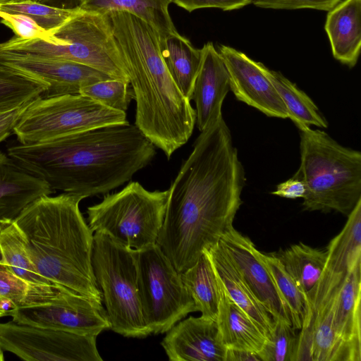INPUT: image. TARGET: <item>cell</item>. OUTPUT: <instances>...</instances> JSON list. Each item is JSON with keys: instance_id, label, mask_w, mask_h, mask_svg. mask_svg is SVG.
<instances>
[{"instance_id": "6da1fadb", "label": "cell", "mask_w": 361, "mask_h": 361, "mask_svg": "<svg viewBox=\"0 0 361 361\" xmlns=\"http://www.w3.org/2000/svg\"><path fill=\"white\" fill-rule=\"evenodd\" d=\"M244 167L222 114L196 140L169 189L156 244L180 274L233 226L243 202Z\"/></svg>"}, {"instance_id": "7a4b0ae2", "label": "cell", "mask_w": 361, "mask_h": 361, "mask_svg": "<svg viewBox=\"0 0 361 361\" xmlns=\"http://www.w3.org/2000/svg\"><path fill=\"white\" fill-rule=\"evenodd\" d=\"M8 155L50 188L86 198L129 181L157 152L135 124L103 126L50 140L13 144Z\"/></svg>"}, {"instance_id": "3957f363", "label": "cell", "mask_w": 361, "mask_h": 361, "mask_svg": "<svg viewBox=\"0 0 361 361\" xmlns=\"http://www.w3.org/2000/svg\"><path fill=\"white\" fill-rule=\"evenodd\" d=\"M108 16L135 94V125L169 159L192 135L195 109L164 63L158 32L126 11Z\"/></svg>"}, {"instance_id": "277c9868", "label": "cell", "mask_w": 361, "mask_h": 361, "mask_svg": "<svg viewBox=\"0 0 361 361\" xmlns=\"http://www.w3.org/2000/svg\"><path fill=\"white\" fill-rule=\"evenodd\" d=\"M81 196H42L14 220L39 273L53 284L99 303L102 295L92 267L93 231L79 208Z\"/></svg>"}, {"instance_id": "5b68a950", "label": "cell", "mask_w": 361, "mask_h": 361, "mask_svg": "<svg viewBox=\"0 0 361 361\" xmlns=\"http://www.w3.org/2000/svg\"><path fill=\"white\" fill-rule=\"evenodd\" d=\"M300 165L305 185V210L348 216L361 200V153L338 143L326 133L300 130Z\"/></svg>"}, {"instance_id": "8992f818", "label": "cell", "mask_w": 361, "mask_h": 361, "mask_svg": "<svg viewBox=\"0 0 361 361\" xmlns=\"http://www.w3.org/2000/svg\"><path fill=\"white\" fill-rule=\"evenodd\" d=\"M54 41L14 36L0 50L74 61L130 82L108 15L82 11L54 32Z\"/></svg>"}, {"instance_id": "52a82bcc", "label": "cell", "mask_w": 361, "mask_h": 361, "mask_svg": "<svg viewBox=\"0 0 361 361\" xmlns=\"http://www.w3.org/2000/svg\"><path fill=\"white\" fill-rule=\"evenodd\" d=\"M92 267L110 329L125 337L150 335L138 290L137 250L96 232L93 235Z\"/></svg>"}, {"instance_id": "ba28073f", "label": "cell", "mask_w": 361, "mask_h": 361, "mask_svg": "<svg viewBox=\"0 0 361 361\" xmlns=\"http://www.w3.org/2000/svg\"><path fill=\"white\" fill-rule=\"evenodd\" d=\"M169 190L149 191L140 183L105 195L87 209L88 225L135 250L155 244L161 228Z\"/></svg>"}, {"instance_id": "9c48e42d", "label": "cell", "mask_w": 361, "mask_h": 361, "mask_svg": "<svg viewBox=\"0 0 361 361\" xmlns=\"http://www.w3.org/2000/svg\"><path fill=\"white\" fill-rule=\"evenodd\" d=\"M126 122V112L108 108L80 94L39 97L25 109L13 133L19 143L31 145Z\"/></svg>"}, {"instance_id": "30bf717a", "label": "cell", "mask_w": 361, "mask_h": 361, "mask_svg": "<svg viewBox=\"0 0 361 361\" xmlns=\"http://www.w3.org/2000/svg\"><path fill=\"white\" fill-rule=\"evenodd\" d=\"M137 267L142 314L151 334L167 332L195 312L180 274L156 243L137 250Z\"/></svg>"}, {"instance_id": "8fae6325", "label": "cell", "mask_w": 361, "mask_h": 361, "mask_svg": "<svg viewBox=\"0 0 361 361\" xmlns=\"http://www.w3.org/2000/svg\"><path fill=\"white\" fill-rule=\"evenodd\" d=\"M96 338L13 321L0 323V347L27 361H102Z\"/></svg>"}, {"instance_id": "7c38bea8", "label": "cell", "mask_w": 361, "mask_h": 361, "mask_svg": "<svg viewBox=\"0 0 361 361\" xmlns=\"http://www.w3.org/2000/svg\"><path fill=\"white\" fill-rule=\"evenodd\" d=\"M6 316L19 324L95 336L111 329L102 303L71 289L53 302L13 308L7 312Z\"/></svg>"}, {"instance_id": "4fadbf2b", "label": "cell", "mask_w": 361, "mask_h": 361, "mask_svg": "<svg viewBox=\"0 0 361 361\" xmlns=\"http://www.w3.org/2000/svg\"><path fill=\"white\" fill-rule=\"evenodd\" d=\"M0 64L46 82L42 97L79 94L82 87L111 78L82 63L6 50H0Z\"/></svg>"}, {"instance_id": "5bb4252c", "label": "cell", "mask_w": 361, "mask_h": 361, "mask_svg": "<svg viewBox=\"0 0 361 361\" xmlns=\"http://www.w3.org/2000/svg\"><path fill=\"white\" fill-rule=\"evenodd\" d=\"M230 78V90L238 100L267 116L288 118L287 109L274 86L257 62L235 49L221 44L218 47Z\"/></svg>"}, {"instance_id": "9a60e30c", "label": "cell", "mask_w": 361, "mask_h": 361, "mask_svg": "<svg viewBox=\"0 0 361 361\" xmlns=\"http://www.w3.org/2000/svg\"><path fill=\"white\" fill-rule=\"evenodd\" d=\"M219 241L231 255L256 298L270 314L272 319L282 318L290 322L287 307L251 240L232 226L223 234Z\"/></svg>"}, {"instance_id": "2e32d148", "label": "cell", "mask_w": 361, "mask_h": 361, "mask_svg": "<svg viewBox=\"0 0 361 361\" xmlns=\"http://www.w3.org/2000/svg\"><path fill=\"white\" fill-rule=\"evenodd\" d=\"M170 361H225L216 320L189 317L172 326L161 343Z\"/></svg>"}, {"instance_id": "e0dca14e", "label": "cell", "mask_w": 361, "mask_h": 361, "mask_svg": "<svg viewBox=\"0 0 361 361\" xmlns=\"http://www.w3.org/2000/svg\"><path fill=\"white\" fill-rule=\"evenodd\" d=\"M201 50L202 60L192 99L196 106L195 123L202 132L222 114L223 102L231 90L228 70L214 44L209 42Z\"/></svg>"}, {"instance_id": "ac0fdd59", "label": "cell", "mask_w": 361, "mask_h": 361, "mask_svg": "<svg viewBox=\"0 0 361 361\" xmlns=\"http://www.w3.org/2000/svg\"><path fill=\"white\" fill-rule=\"evenodd\" d=\"M55 191L0 151V231L33 201Z\"/></svg>"}, {"instance_id": "d6986e66", "label": "cell", "mask_w": 361, "mask_h": 361, "mask_svg": "<svg viewBox=\"0 0 361 361\" xmlns=\"http://www.w3.org/2000/svg\"><path fill=\"white\" fill-rule=\"evenodd\" d=\"M361 264L348 273L337 292L334 325L345 361L361 360Z\"/></svg>"}, {"instance_id": "ffe728a7", "label": "cell", "mask_w": 361, "mask_h": 361, "mask_svg": "<svg viewBox=\"0 0 361 361\" xmlns=\"http://www.w3.org/2000/svg\"><path fill=\"white\" fill-rule=\"evenodd\" d=\"M227 294L269 339L274 327L270 314L256 298L220 241L206 250Z\"/></svg>"}, {"instance_id": "44dd1931", "label": "cell", "mask_w": 361, "mask_h": 361, "mask_svg": "<svg viewBox=\"0 0 361 361\" xmlns=\"http://www.w3.org/2000/svg\"><path fill=\"white\" fill-rule=\"evenodd\" d=\"M324 30L333 56L354 67L361 48V0H344L328 11Z\"/></svg>"}, {"instance_id": "7402d4cb", "label": "cell", "mask_w": 361, "mask_h": 361, "mask_svg": "<svg viewBox=\"0 0 361 361\" xmlns=\"http://www.w3.org/2000/svg\"><path fill=\"white\" fill-rule=\"evenodd\" d=\"M216 277L219 298L216 322L224 345L226 348L259 355L266 343V337L251 318L231 300L217 274Z\"/></svg>"}, {"instance_id": "603a6c76", "label": "cell", "mask_w": 361, "mask_h": 361, "mask_svg": "<svg viewBox=\"0 0 361 361\" xmlns=\"http://www.w3.org/2000/svg\"><path fill=\"white\" fill-rule=\"evenodd\" d=\"M171 0H78L85 11L108 15L126 11L146 22L159 34V39L178 32L169 12Z\"/></svg>"}, {"instance_id": "cb8c5ba5", "label": "cell", "mask_w": 361, "mask_h": 361, "mask_svg": "<svg viewBox=\"0 0 361 361\" xmlns=\"http://www.w3.org/2000/svg\"><path fill=\"white\" fill-rule=\"evenodd\" d=\"M161 53L166 68L185 98L191 101L202 60L201 49L178 32L160 39Z\"/></svg>"}, {"instance_id": "d4e9b609", "label": "cell", "mask_w": 361, "mask_h": 361, "mask_svg": "<svg viewBox=\"0 0 361 361\" xmlns=\"http://www.w3.org/2000/svg\"><path fill=\"white\" fill-rule=\"evenodd\" d=\"M347 216L345 226L326 248L325 267L344 275L361 264V200Z\"/></svg>"}, {"instance_id": "484cf974", "label": "cell", "mask_w": 361, "mask_h": 361, "mask_svg": "<svg viewBox=\"0 0 361 361\" xmlns=\"http://www.w3.org/2000/svg\"><path fill=\"white\" fill-rule=\"evenodd\" d=\"M305 296L319 282L327 260L326 249L294 244L275 254Z\"/></svg>"}, {"instance_id": "4316f807", "label": "cell", "mask_w": 361, "mask_h": 361, "mask_svg": "<svg viewBox=\"0 0 361 361\" xmlns=\"http://www.w3.org/2000/svg\"><path fill=\"white\" fill-rule=\"evenodd\" d=\"M182 281L202 317L216 320L219 286L212 263L206 250L197 262L180 274Z\"/></svg>"}, {"instance_id": "83f0119b", "label": "cell", "mask_w": 361, "mask_h": 361, "mask_svg": "<svg viewBox=\"0 0 361 361\" xmlns=\"http://www.w3.org/2000/svg\"><path fill=\"white\" fill-rule=\"evenodd\" d=\"M68 289L60 285L40 284L27 281L0 264V299L11 309L53 302Z\"/></svg>"}, {"instance_id": "f1b7e54d", "label": "cell", "mask_w": 361, "mask_h": 361, "mask_svg": "<svg viewBox=\"0 0 361 361\" xmlns=\"http://www.w3.org/2000/svg\"><path fill=\"white\" fill-rule=\"evenodd\" d=\"M262 67L284 103L288 118L300 130L311 126L323 128L328 127L327 121L306 93L280 72L270 70L263 63Z\"/></svg>"}, {"instance_id": "f546056e", "label": "cell", "mask_w": 361, "mask_h": 361, "mask_svg": "<svg viewBox=\"0 0 361 361\" xmlns=\"http://www.w3.org/2000/svg\"><path fill=\"white\" fill-rule=\"evenodd\" d=\"M0 264L27 281L54 285L37 271L28 252L25 238L14 222L0 231Z\"/></svg>"}, {"instance_id": "4dcf8cb0", "label": "cell", "mask_w": 361, "mask_h": 361, "mask_svg": "<svg viewBox=\"0 0 361 361\" xmlns=\"http://www.w3.org/2000/svg\"><path fill=\"white\" fill-rule=\"evenodd\" d=\"M48 87L39 79L0 64V112L30 103Z\"/></svg>"}, {"instance_id": "1f68e13d", "label": "cell", "mask_w": 361, "mask_h": 361, "mask_svg": "<svg viewBox=\"0 0 361 361\" xmlns=\"http://www.w3.org/2000/svg\"><path fill=\"white\" fill-rule=\"evenodd\" d=\"M258 256L269 270L287 307L293 328L300 330L306 309L304 295L275 254H265L258 250Z\"/></svg>"}, {"instance_id": "d6a6232c", "label": "cell", "mask_w": 361, "mask_h": 361, "mask_svg": "<svg viewBox=\"0 0 361 361\" xmlns=\"http://www.w3.org/2000/svg\"><path fill=\"white\" fill-rule=\"evenodd\" d=\"M82 11L78 6L57 7L29 0L12 1L0 4V11L26 15L39 26L51 32Z\"/></svg>"}, {"instance_id": "836d02e7", "label": "cell", "mask_w": 361, "mask_h": 361, "mask_svg": "<svg viewBox=\"0 0 361 361\" xmlns=\"http://www.w3.org/2000/svg\"><path fill=\"white\" fill-rule=\"evenodd\" d=\"M79 94L115 110L126 112L135 94L130 82L108 79L80 88Z\"/></svg>"}, {"instance_id": "e575fe53", "label": "cell", "mask_w": 361, "mask_h": 361, "mask_svg": "<svg viewBox=\"0 0 361 361\" xmlns=\"http://www.w3.org/2000/svg\"><path fill=\"white\" fill-rule=\"evenodd\" d=\"M273 321L271 337L258 355L261 361H294L298 336L291 322L282 318Z\"/></svg>"}, {"instance_id": "d590c367", "label": "cell", "mask_w": 361, "mask_h": 361, "mask_svg": "<svg viewBox=\"0 0 361 361\" xmlns=\"http://www.w3.org/2000/svg\"><path fill=\"white\" fill-rule=\"evenodd\" d=\"M0 18L1 23L12 30L16 36L21 39H39L54 43V32L46 30L26 15L0 11Z\"/></svg>"}, {"instance_id": "8d00e7d4", "label": "cell", "mask_w": 361, "mask_h": 361, "mask_svg": "<svg viewBox=\"0 0 361 361\" xmlns=\"http://www.w3.org/2000/svg\"><path fill=\"white\" fill-rule=\"evenodd\" d=\"M341 0H252L255 6L264 8L295 10L312 8L329 11Z\"/></svg>"}, {"instance_id": "74e56055", "label": "cell", "mask_w": 361, "mask_h": 361, "mask_svg": "<svg viewBox=\"0 0 361 361\" xmlns=\"http://www.w3.org/2000/svg\"><path fill=\"white\" fill-rule=\"evenodd\" d=\"M171 1L187 11L192 12L204 8L232 11L252 4V0H171Z\"/></svg>"}, {"instance_id": "f35d334b", "label": "cell", "mask_w": 361, "mask_h": 361, "mask_svg": "<svg viewBox=\"0 0 361 361\" xmlns=\"http://www.w3.org/2000/svg\"><path fill=\"white\" fill-rule=\"evenodd\" d=\"M305 191L304 181L296 172L293 176L277 185L276 190L271 192V194L285 198L296 199L302 198Z\"/></svg>"}, {"instance_id": "ab89813d", "label": "cell", "mask_w": 361, "mask_h": 361, "mask_svg": "<svg viewBox=\"0 0 361 361\" xmlns=\"http://www.w3.org/2000/svg\"><path fill=\"white\" fill-rule=\"evenodd\" d=\"M29 104L12 110L0 112V142L13 133L18 120Z\"/></svg>"}, {"instance_id": "60d3db41", "label": "cell", "mask_w": 361, "mask_h": 361, "mask_svg": "<svg viewBox=\"0 0 361 361\" xmlns=\"http://www.w3.org/2000/svg\"><path fill=\"white\" fill-rule=\"evenodd\" d=\"M225 361H261V359L253 352L226 348Z\"/></svg>"}, {"instance_id": "b9f144b4", "label": "cell", "mask_w": 361, "mask_h": 361, "mask_svg": "<svg viewBox=\"0 0 361 361\" xmlns=\"http://www.w3.org/2000/svg\"><path fill=\"white\" fill-rule=\"evenodd\" d=\"M11 309V307L6 302L0 299V317L6 316L7 312Z\"/></svg>"}, {"instance_id": "7bdbcfd3", "label": "cell", "mask_w": 361, "mask_h": 361, "mask_svg": "<svg viewBox=\"0 0 361 361\" xmlns=\"http://www.w3.org/2000/svg\"><path fill=\"white\" fill-rule=\"evenodd\" d=\"M13 1H25V0H13ZM29 1H36L38 3L44 4H47V5H49V4L51 3V0H29Z\"/></svg>"}, {"instance_id": "ee69618b", "label": "cell", "mask_w": 361, "mask_h": 361, "mask_svg": "<svg viewBox=\"0 0 361 361\" xmlns=\"http://www.w3.org/2000/svg\"><path fill=\"white\" fill-rule=\"evenodd\" d=\"M4 360V355L2 348L0 347V361Z\"/></svg>"}, {"instance_id": "f6af8a7d", "label": "cell", "mask_w": 361, "mask_h": 361, "mask_svg": "<svg viewBox=\"0 0 361 361\" xmlns=\"http://www.w3.org/2000/svg\"><path fill=\"white\" fill-rule=\"evenodd\" d=\"M13 1V0H0V4L7 3L9 1Z\"/></svg>"}]
</instances>
